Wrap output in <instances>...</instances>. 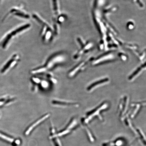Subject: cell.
<instances>
[{
	"mask_svg": "<svg viewBox=\"0 0 146 146\" xmlns=\"http://www.w3.org/2000/svg\"><path fill=\"white\" fill-rule=\"evenodd\" d=\"M0 138L6 141L11 143H13L14 141L13 139L2 133H0Z\"/></svg>",
	"mask_w": 146,
	"mask_h": 146,
	"instance_id": "15",
	"label": "cell"
},
{
	"mask_svg": "<svg viewBox=\"0 0 146 146\" xmlns=\"http://www.w3.org/2000/svg\"><path fill=\"white\" fill-rule=\"evenodd\" d=\"M146 105L145 100L130 103L129 105V111L128 113V116L132 118L135 117L140 111L141 109Z\"/></svg>",
	"mask_w": 146,
	"mask_h": 146,
	"instance_id": "6",
	"label": "cell"
},
{
	"mask_svg": "<svg viewBox=\"0 0 146 146\" xmlns=\"http://www.w3.org/2000/svg\"><path fill=\"white\" fill-rule=\"evenodd\" d=\"M110 82V79L108 77H104L97 79L91 83L86 88L87 92H92L100 87L108 84Z\"/></svg>",
	"mask_w": 146,
	"mask_h": 146,
	"instance_id": "5",
	"label": "cell"
},
{
	"mask_svg": "<svg viewBox=\"0 0 146 146\" xmlns=\"http://www.w3.org/2000/svg\"><path fill=\"white\" fill-rule=\"evenodd\" d=\"M130 100L129 97L124 95L120 98L118 106L117 113L119 116L124 117L129 111Z\"/></svg>",
	"mask_w": 146,
	"mask_h": 146,
	"instance_id": "4",
	"label": "cell"
},
{
	"mask_svg": "<svg viewBox=\"0 0 146 146\" xmlns=\"http://www.w3.org/2000/svg\"><path fill=\"white\" fill-rule=\"evenodd\" d=\"M50 131L51 139H52L55 146H61L60 141L57 139V135L55 134V128L52 125H51Z\"/></svg>",
	"mask_w": 146,
	"mask_h": 146,
	"instance_id": "14",
	"label": "cell"
},
{
	"mask_svg": "<svg viewBox=\"0 0 146 146\" xmlns=\"http://www.w3.org/2000/svg\"><path fill=\"white\" fill-rule=\"evenodd\" d=\"M41 84L42 87L44 88H46L48 86V83L45 81L42 82Z\"/></svg>",
	"mask_w": 146,
	"mask_h": 146,
	"instance_id": "17",
	"label": "cell"
},
{
	"mask_svg": "<svg viewBox=\"0 0 146 146\" xmlns=\"http://www.w3.org/2000/svg\"><path fill=\"white\" fill-rule=\"evenodd\" d=\"M47 78L49 79L50 81L53 83L56 84L57 83V80L53 77V76L51 74H48L47 75Z\"/></svg>",
	"mask_w": 146,
	"mask_h": 146,
	"instance_id": "16",
	"label": "cell"
},
{
	"mask_svg": "<svg viewBox=\"0 0 146 146\" xmlns=\"http://www.w3.org/2000/svg\"><path fill=\"white\" fill-rule=\"evenodd\" d=\"M146 70V63L141 65L140 66H139L137 68L135 69L133 72L128 77V80L129 81H133L135 80L136 78L138 77L141 74V73H143L144 71Z\"/></svg>",
	"mask_w": 146,
	"mask_h": 146,
	"instance_id": "10",
	"label": "cell"
},
{
	"mask_svg": "<svg viewBox=\"0 0 146 146\" xmlns=\"http://www.w3.org/2000/svg\"><path fill=\"white\" fill-rule=\"evenodd\" d=\"M50 116H51V114L50 113H48L45 114L43 116L41 117L40 118H39L38 120L36 121L33 124H32V125L30 126L25 130V133H24L25 135H29L30 132H31L32 130L34 128L38 126L39 124L42 123L43 121H44L46 119L50 117Z\"/></svg>",
	"mask_w": 146,
	"mask_h": 146,
	"instance_id": "11",
	"label": "cell"
},
{
	"mask_svg": "<svg viewBox=\"0 0 146 146\" xmlns=\"http://www.w3.org/2000/svg\"><path fill=\"white\" fill-rule=\"evenodd\" d=\"M20 60V56L18 55H14L12 59L9 60V61L7 63L6 65L4 67L2 72H5L7 69L10 67H13Z\"/></svg>",
	"mask_w": 146,
	"mask_h": 146,
	"instance_id": "12",
	"label": "cell"
},
{
	"mask_svg": "<svg viewBox=\"0 0 146 146\" xmlns=\"http://www.w3.org/2000/svg\"><path fill=\"white\" fill-rule=\"evenodd\" d=\"M12 13H14V15L25 19H29L30 18V15L24 11L20 9H13L12 10Z\"/></svg>",
	"mask_w": 146,
	"mask_h": 146,
	"instance_id": "13",
	"label": "cell"
},
{
	"mask_svg": "<svg viewBox=\"0 0 146 146\" xmlns=\"http://www.w3.org/2000/svg\"><path fill=\"white\" fill-rule=\"evenodd\" d=\"M33 17L42 26L41 35L43 40L44 42L51 40L54 32L51 26L37 15L34 14Z\"/></svg>",
	"mask_w": 146,
	"mask_h": 146,
	"instance_id": "2",
	"label": "cell"
},
{
	"mask_svg": "<svg viewBox=\"0 0 146 146\" xmlns=\"http://www.w3.org/2000/svg\"><path fill=\"white\" fill-rule=\"evenodd\" d=\"M30 26H31V25L30 24H26L25 25H22V26H20L19 27H18L16 30H15L14 31L12 32L11 34L8 35L5 38V40L3 43V47H5V46L7 45L9 40H10L12 36H14L16 35V34H18V33H19L20 32L29 29Z\"/></svg>",
	"mask_w": 146,
	"mask_h": 146,
	"instance_id": "9",
	"label": "cell"
},
{
	"mask_svg": "<svg viewBox=\"0 0 146 146\" xmlns=\"http://www.w3.org/2000/svg\"><path fill=\"white\" fill-rule=\"evenodd\" d=\"M88 64V62L85 61L82 62L75 66L68 72V77L69 78H73L78 74V73L84 71L86 69Z\"/></svg>",
	"mask_w": 146,
	"mask_h": 146,
	"instance_id": "8",
	"label": "cell"
},
{
	"mask_svg": "<svg viewBox=\"0 0 146 146\" xmlns=\"http://www.w3.org/2000/svg\"><path fill=\"white\" fill-rule=\"evenodd\" d=\"M63 59L61 55L59 54L55 55L48 59L45 65L33 70L31 73L33 74L44 73L48 69L52 68L55 64L62 61Z\"/></svg>",
	"mask_w": 146,
	"mask_h": 146,
	"instance_id": "3",
	"label": "cell"
},
{
	"mask_svg": "<svg viewBox=\"0 0 146 146\" xmlns=\"http://www.w3.org/2000/svg\"><path fill=\"white\" fill-rule=\"evenodd\" d=\"M51 104L56 107L77 108L79 106V104L76 102L57 99H53Z\"/></svg>",
	"mask_w": 146,
	"mask_h": 146,
	"instance_id": "7",
	"label": "cell"
},
{
	"mask_svg": "<svg viewBox=\"0 0 146 146\" xmlns=\"http://www.w3.org/2000/svg\"><path fill=\"white\" fill-rule=\"evenodd\" d=\"M109 106L107 102H103L95 108L87 112L85 117L83 119V120L87 123L94 117H98L101 119L102 118L101 114L109 108Z\"/></svg>",
	"mask_w": 146,
	"mask_h": 146,
	"instance_id": "1",
	"label": "cell"
}]
</instances>
